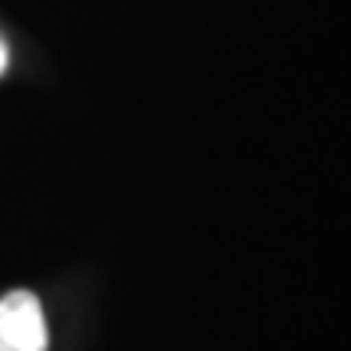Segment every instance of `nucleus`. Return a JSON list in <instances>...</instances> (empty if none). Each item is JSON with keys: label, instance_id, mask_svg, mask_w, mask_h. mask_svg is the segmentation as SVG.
<instances>
[{"label": "nucleus", "instance_id": "f257e3e1", "mask_svg": "<svg viewBox=\"0 0 351 351\" xmlns=\"http://www.w3.org/2000/svg\"><path fill=\"white\" fill-rule=\"evenodd\" d=\"M46 315L33 293L13 289L0 300V351H46Z\"/></svg>", "mask_w": 351, "mask_h": 351}, {"label": "nucleus", "instance_id": "f03ea898", "mask_svg": "<svg viewBox=\"0 0 351 351\" xmlns=\"http://www.w3.org/2000/svg\"><path fill=\"white\" fill-rule=\"evenodd\" d=\"M7 62H10V52H7V43L0 39V75H3V69H7Z\"/></svg>", "mask_w": 351, "mask_h": 351}]
</instances>
